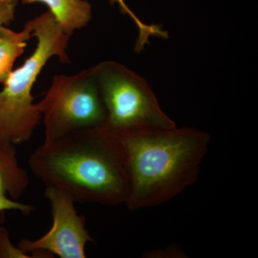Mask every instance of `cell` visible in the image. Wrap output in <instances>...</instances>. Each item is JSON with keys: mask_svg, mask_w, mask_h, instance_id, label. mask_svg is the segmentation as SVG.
I'll return each instance as SVG.
<instances>
[{"mask_svg": "<svg viewBox=\"0 0 258 258\" xmlns=\"http://www.w3.org/2000/svg\"><path fill=\"white\" fill-rule=\"evenodd\" d=\"M28 165L45 186L62 190L75 203L117 206L128 200L124 148L119 136L103 126L43 142L30 154Z\"/></svg>", "mask_w": 258, "mask_h": 258, "instance_id": "cell-1", "label": "cell"}, {"mask_svg": "<svg viewBox=\"0 0 258 258\" xmlns=\"http://www.w3.org/2000/svg\"><path fill=\"white\" fill-rule=\"evenodd\" d=\"M117 134L126 157L131 210L161 205L192 185L210 142V134L188 127Z\"/></svg>", "mask_w": 258, "mask_h": 258, "instance_id": "cell-2", "label": "cell"}, {"mask_svg": "<svg viewBox=\"0 0 258 258\" xmlns=\"http://www.w3.org/2000/svg\"><path fill=\"white\" fill-rule=\"evenodd\" d=\"M28 22L36 47L23 66L13 70L0 91V142L13 145L31 138L42 119L32 95L42 70L53 57L71 62L67 48L71 37L49 10Z\"/></svg>", "mask_w": 258, "mask_h": 258, "instance_id": "cell-3", "label": "cell"}, {"mask_svg": "<svg viewBox=\"0 0 258 258\" xmlns=\"http://www.w3.org/2000/svg\"><path fill=\"white\" fill-rule=\"evenodd\" d=\"M93 67L106 110L102 126L116 134L176 126L142 76L115 61H103Z\"/></svg>", "mask_w": 258, "mask_h": 258, "instance_id": "cell-4", "label": "cell"}, {"mask_svg": "<svg viewBox=\"0 0 258 258\" xmlns=\"http://www.w3.org/2000/svg\"><path fill=\"white\" fill-rule=\"evenodd\" d=\"M37 107L45 125L44 143L76 131L102 126L106 120L93 67L73 76H54Z\"/></svg>", "mask_w": 258, "mask_h": 258, "instance_id": "cell-5", "label": "cell"}, {"mask_svg": "<svg viewBox=\"0 0 258 258\" xmlns=\"http://www.w3.org/2000/svg\"><path fill=\"white\" fill-rule=\"evenodd\" d=\"M45 195L51 207L52 227L37 240L23 239L18 247L27 254L45 251L61 258L86 257V244L93 240L86 218L76 212L74 200L54 186H46Z\"/></svg>", "mask_w": 258, "mask_h": 258, "instance_id": "cell-6", "label": "cell"}, {"mask_svg": "<svg viewBox=\"0 0 258 258\" xmlns=\"http://www.w3.org/2000/svg\"><path fill=\"white\" fill-rule=\"evenodd\" d=\"M15 147L0 142V211L18 210L28 215L35 211V207L15 200L28 188L29 177L19 164Z\"/></svg>", "mask_w": 258, "mask_h": 258, "instance_id": "cell-7", "label": "cell"}, {"mask_svg": "<svg viewBox=\"0 0 258 258\" xmlns=\"http://www.w3.org/2000/svg\"><path fill=\"white\" fill-rule=\"evenodd\" d=\"M23 5L41 3L46 5L69 36L87 26L92 20V6L86 0H21Z\"/></svg>", "mask_w": 258, "mask_h": 258, "instance_id": "cell-8", "label": "cell"}, {"mask_svg": "<svg viewBox=\"0 0 258 258\" xmlns=\"http://www.w3.org/2000/svg\"><path fill=\"white\" fill-rule=\"evenodd\" d=\"M33 36L31 25L25 23L22 31L7 26L0 28V84L4 85L13 71L15 61L24 53L28 41Z\"/></svg>", "mask_w": 258, "mask_h": 258, "instance_id": "cell-9", "label": "cell"}, {"mask_svg": "<svg viewBox=\"0 0 258 258\" xmlns=\"http://www.w3.org/2000/svg\"><path fill=\"white\" fill-rule=\"evenodd\" d=\"M109 3L111 5H114L115 3L118 4L120 13L130 17L135 25H137L139 35L138 38L136 42L135 47H134L136 52H140L144 50L145 45L149 44L150 37H160L162 39L169 38V34L162 28L161 25H155V24L148 25V24L143 23L127 6L124 0H109Z\"/></svg>", "mask_w": 258, "mask_h": 258, "instance_id": "cell-10", "label": "cell"}, {"mask_svg": "<svg viewBox=\"0 0 258 258\" xmlns=\"http://www.w3.org/2000/svg\"><path fill=\"white\" fill-rule=\"evenodd\" d=\"M18 247H15L10 241L9 232L2 226L0 229V258H30Z\"/></svg>", "mask_w": 258, "mask_h": 258, "instance_id": "cell-11", "label": "cell"}, {"mask_svg": "<svg viewBox=\"0 0 258 258\" xmlns=\"http://www.w3.org/2000/svg\"><path fill=\"white\" fill-rule=\"evenodd\" d=\"M20 0H0V28L9 25L15 20Z\"/></svg>", "mask_w": 258, "mask_h": 258, "instance_id": "cell-12", "label": "cell"}, {"mask_svg": "<svg viewBox=\"0 0 258 258\" xmlns=\"http://www.w3.org/2000/svg\"><path fill=\"white\" fill-rule=\"evenodd\" d=\"M5 212L6 211H0V229L5 222Z\"/></svg>", "mask_w": 258, "mask_h": 258, "instance_id": "cell-13", "label": "cell"}]
</instances>
